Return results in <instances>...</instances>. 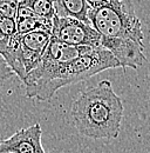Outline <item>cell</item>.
<instances>
[{"instance_id":"6da1fadb","label":"cell","mask_w":150,"mask_h":153,"mask_svg":"<svg viewBox=\"0 0 150 153\" xmlns=\"http://www.w3.org/2000/svg\"><path fill=\"white\" fill-rule=\"evenodd\" d=\"M124 107L109 80L83 91L74 100L71 114L77 132L90 139L118 137Z\"/></svg>"},{"instance_id":"7a4b0ae2","label":"cell","mask_w":150,"mask_h":153,"mask_svg":"<svg viewBox=\"0 0 150 153\" xmlns=\"http://www.w3.org/2000/svg\"><path fill=\"white\" fill-rule=\"evenodd\" d=\"M90 25L106 38H128L143 42L142 22L137 17L134 5L90 7L88 12Z\"/></svg>"},{"instance_id":"3957f363","label":"cell","mask_w":150,"mask_h":153,"mask_svg":"<svg viewBox=\"0 0 150 153\" xmlns=\"http://www.w3.org/2000/svg\"><path fill=\"white\" fill-rule=\"evenodd\" d=\"M118 67L121 64L109 50L102 46L92 47L85 54L60 64L55 71L54 84L59 91L65 86L88 80L106 70Z\"/></svg>"},{"instance_id":"277c9868","label":"cell","mask_w":150,"mask_h":153,"mask_svg":"<svg viewBox=\"0 0 150 153\" xmlns=\"http://www.w3.org/2000/svg\"><path fill=\"white\" fill-rule=\"evenodd\" d=\"M52 33L46 30H35L25 34H17L10 47L1 56L21 81L40 62Z\"/></svg>"},{"instance_id":"5b68a950","label":"cell","mask_w":150,"mask_h":153,"mask_svg":"<svg viewBox=\"0 0 150 153\" xmlns=\"http://www.w3.org/2000/svg\"><path fill=\"white\" fill-rule=\"evenodd\" d=\"M52 37L69 45L101 46V36L89 22L56 14L53 19Z\"/></svg>"},{"instance_id":"8992f818","label":"cell","mask_w":150,"mask_h":153,"mask_svg":"<svg viewBox=\"0 0 150 153\" xmlns=\"http://www.w3.org/2000/svg\"><path fill=\"white\" fill-rule=\"evenodd\" d=\"M101 46L112 52L121 64V68L137 70L147 61L143 42L134 39L101 37Z\"/></svg>"},{"instance_id":"52a82bcc","label":"cell","mask_w":150,"mask_h":153,"mask_svg":"<svg viewBox=\"0 0 150 153\" xmlns=\"http://www.w3.org/2000/svg\"><path fill=\"white\" fill-rule=\"evenodd\" d=\"M41 137L40 124L20 128L11 137L0 140V153H46Z\"/></svg>"},{"instance_id":"ba28073f","label":"cell","mask_w":150,"mask_h":153,"mask_svg":"<svg viewBox=\"0 0 150 153\" xmlns=\"http://www.w3.org/2000/svg\"><path fill=\"white\" fill-rule=\"evenodd\" d=\"M15 24H17L18 34H25L35 30H46L52 33V27H53V20H47L41 17H38L28 7L20 4L18 5Z\"/></svg>"},{"instance_id":"9c48e42d","label":"cell","mask_w":150,"mask_h":153,"mask_svg":"<svg viewBox=\"0 0 150 153\" xmlns=\"http://www.w3.org/2000/svg\"><path fill=\"white\" fill-rule=\"evenodd\" d=\"M54 7L57 17L75 18L89 22L88 12L90 6L86 0H54Z\"/></svg>"},{"instance_id":"30bf717a","label":"cell","mask_w":150,"mask_h":153,"mask_svg":"<svg viewBox=\"0 0 150 153\" xmlns=\"http://www.w3.org/2000/svg\"><path fill=\"white\" fill-rule=\"evenodd\" d=\"M17 34L15 18L0 16V56L6 52Z\"/></svg>"},{"instance_id":"8fae6325","label":"cell","mask_w":150,"mask_h":153,"mask_svg":"<svg viewBox=\"0 0 150 153\" xmlns=\"http://www.w3.org/2000/svg\"><path fill=\"white\" fill-rule=\"evenodd\" d=\"M20 5L28 7L38 17L53 20L55 17L54 0H19Z\"/></svg>"},{"instance_id":"7c38bea8","label":"cell","mask_w":150,"mask_h":153,"mask_svg":"<svg viewBox=\"0 0 150 153\" xmlns=\"http://www.w3.org/2000/svg\"><path fill=\"white\" fill-rule=\"evenodd\" d=\"M19 0H0V16L15 18Z\"/></svg>"},{"instance_id":"4fadbf2b","label":"cell","mask_w":150,"mask_h":153,"mask_svg":"<svg viewBox=\"0 0 150 153\" xmlns=\"http://www.w3.org/2000/svg\"><path fill=\"white\" fill-rule=\"evenodd\" d=\"M93 8L100 6H128L131 5V0H86Z\"/></svg>"},{"instance_id":"5bb4252c","label":"cell","mask_w":150,"mask_h":153,"mask_svg":"<svg viewBox=\"0 0 150 153\" xmlns=\"http://www.w3.org/2000/svg\"><path fill=\"white\" fill-rule=\"evenodd\" d=\"M14 74V72L11 70V67L7 65V62L5 61V59L0 56V87L8 80L11 79Z\"/></svg>"},{"instance_id":"9a60e30c","label":"cell","mask_w":150,"mask_h":153,"mask_svg":"<svg viewBox=\"0 0 150 153\" xmlns=\"http://www.w3.org/2000/svg\"><path fill=\"white\" fill-rule=\"evenodd\" d=\"M51 153H54V152H51Z\"/></svg>"}]
</instances>
